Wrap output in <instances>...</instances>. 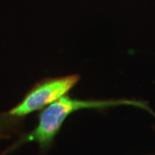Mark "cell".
<instances>
[{
  "instance_id": "2",
  "label": "cell",
  "mask_w": 155,
  "mask_h": 155,
  "mask_svg": "<svg viewBox=\"0 0 155 155\" xmlns=\"http://www.w3.org/2000/svg\"><path fill=\"white\" fill-rule=\"evenodd\" d=\"M79 80L78 74L45 78L28 91L22 101L9 111V115L24 116L43 110L61 97L68 94Z\"/></svg>"
},
{
  "instance_id": "1",
  "label": "cell",
  "mask_w": 155,
  "mask_h": 155,
  "mask_svg": "<svg viewBox=\"0 0 155 155\" xmlns=\"http://www.w3.org/2000/svg\"><path fill=\"white\" fill-rule=\"evenodd\" d=\"M134 106L150 110L144 102L129 99H78L68 94L61 97L55 102L45 107L39 114L38 124L26 138L28 141H35L41 148L52 144L61 130L64 122L73 112L84 109L104 110L118 106Z\"/></svg>"
}]
</instances>
